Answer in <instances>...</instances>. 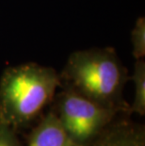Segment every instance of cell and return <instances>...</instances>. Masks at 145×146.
Returning <instances> with one entry per match:
<instances>
[{"mask_svg": "<svg viewBox=\"0 0 145 146\" xmlns=\"http://www.w3.org/2000/svg\"><path fill=\"white\" fill-rule=\"evenodd\" d=\"M60 86L121 114L129 115L123 90L130 77L114 49L91 48L70 55L60 74Z\"/></svg>", "mask_w": 145, "mask_h": 146, "instance_id": "6da1fadb", "label": "cell"}, {"mask_svg": "<svg viewBox=\"0 0 145 146\" xmlns=\"http://www.w3.org/2000/svg\"><path fill=\"white\" fill-rule=\"evenodd\" d=\"M60 74L54 68L27 62L7 68L0 78V123L17 133L26 128L54 100Z\"/></svg>", "mask_w": 145, "mask_h": 146, "instance_id": "7a4b0ae2", "label": "cell"}, {"mask_svg": "<svg viewBox=\"0 0 145 146\" xmlns=\"http://www.w3.org/2000/svg\"><path fill=\"white\" fill-rule=\"evenodd\" d=\"M52 110L67 134L76 143L89 146L122 115L91 100L73 90L62 87Z\"/></svg>", "mask_w": 145, "mask_h": 146, "instance_id": "3957f363", "label": "cell"}, {"mask_svg": "<svg viewBox=\"0 0 145 146\" xmlns=\"http://www.w3.org/2000/svg\"><path fill=\"white\" fill-rule=\"evenodd\" d=\"M130 115L122 114L89 146H145V129L134 123Z\"/></svg>", "mask_w": 145, "mask_h": 146, "instance_id": "277c9868", "label": "cell"}, {"mask_svg": "<svg viewBox=\"0 0 145 146\" xmlns=\"http://www.w3.org/2000/svg\"><path fill=\"white\" fill-rule=\"evenodd\" d=\"M24 146H81L63 128L53 110L48 111L30 131Z\"/></svg>", "mask_w": 145, "mask_h": 146, "instance_id": "5b68a950", "label": "cell"}, {"mask_svg": "<svg viewBox=\"0 0 145 146\" xmlns=\"http://www.w3.org/2000/svg\"><path fill=\"white\" fill-rule=\"evenodd\" d=\"M134 83L135 94L133 103L129 106V115L136 113L140 116L145 114V61L144 58L136 60L134 72L130 77Z\"/></svg>", "mask_w": 145, "mask_h": 146, "instance_id": "8992f818", "label": "cell"}, {"mask_svg": "<svg viewBox=\"0 0 145 146\" xmlns=\"http://www.w3.org/2000/svg\"><path fill=\"white\" fill-rule=\"evenodd\" d=\"M133 56L136 60L144 58L145 56V19L138 17L131 32Z\"/></svg>", "mask_w": 145, "mask_h": 146, "instance_id": "52a82bcc", "label": "cell"}, {"mask_svg": "<svg viewBox=\"0 0 145 146\" xmlns=\"http://www.w3.org/2000/svg\"><path fill=\"white\" fill-rule=\"evenodd\" d=\"M0 146H24V144L20 141L16 131L0 123Z\"/></svg>", "mask_w": 145, "mask_h": 146, "instance_id": "ba28073f", "label": "cell"}]
</instances>
